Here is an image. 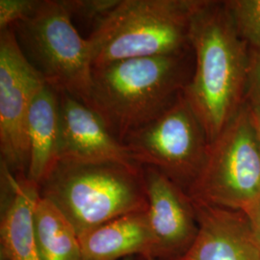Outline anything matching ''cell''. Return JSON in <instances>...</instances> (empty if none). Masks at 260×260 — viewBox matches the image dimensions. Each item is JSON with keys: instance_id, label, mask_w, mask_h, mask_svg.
Returning <instances> with one entry per match:
<instances>
[{"instance_id": "6da1fadb", "label": "cell", "mask_w": 260, "mask_h": 260, "mask_svg": "<svg viewBox=\"0 0 260 260\" xmlns=\"http://www.w3.org/2000/svg\"><path fill=\"white\" fill-rule=\"evenodd\" d=\"M190 46L195 65L183 96L210 145L242 107L250 61L225 4L202 1L191 20Z\"/></svg>"}, {"instance_id": "7a4b0ae2", "label": "cell", "mask_w": 260, "mask_h": 260, "mask_svg": "<svg viewBox=\"0 0 260 260\" xmlns=\"http://www.w3.org/2000/svg\"><path fill=\"white\" fill-rule=\"evenodd\" d=\"M187 52L121 60L93 68L87 104L123 144L183 93L194 71Z\"/></svg>"}, {"instance_id": "3957f363", "label": "cell", "mask_w": 260, "mask_h": 260, "mask_svg": "<svg viewBox=\"0 0 260 260\" xmlns=\"http://www.w3.org/2000/svg\"><path fill=\"white\" fill-rule=\"evenodd\" d=\"M78 237L128 214L148 211L143 167L116 162L58 161L39 184Z\"/></svg>"}, {"instance_id": "277c9868", "label": "cell", "mask_w": 260, "mask_h": 260, "mask_svg": "<svg viewBox=\"0 0 260 260\" xmlns=\"http://www.w3.org/2000/svg\"><path fill=\"white\" fill-rule=\"evenodd\" d=\"M197 0H119L88 39L93 68L188 51Z\"/></svg>"}, {"instance_id": "5b68a950", "label": "cell", "mask_w": 260, "mask_h": 260, "mask_svg": "<svg viewBox=\"0 0 260 260\" xmlns=\"http://www.w3.org/2000/svg\"><path fill=\"white\" fill-rule=\"evenodd\" d=\"M12 28L46 84L86 103L92 84L91 47L74 26L63 0H39L34 12Z\"/></svg>"}, {"instance_id": "8992f818", "label": "cell", "mask_w": 260, "mask_h": 260, "mask_svg": "<svg viewBox=\"0 0 260 260\" xmlns=\"http://www.w3.org/2000/svg\"><path fill=\"white\" fill-rule=\"evenodd\" d=\"M188 195L206 205L244 210L260 198V141L251 104L242 105L209 145L205 167Z\"/></svg>"}, {"instance_id": "52a82bcc", "label": "cell", "mask_w": 260, "mask_h": 260, "mask_svg": "<svg viewBox=\"0 0 260 260\" xmlns=\"http://www.w3.org/2000/svg\"><path fill=\"white\" fill-rule=\"evenodd\" d=\"M123 144L138 165L156 169L187 194L201 176L209 149L205 128L183 93Z\"/></svg>"}, {"instance_id": "ba28073f", "label": "cell", "mask_w": 260, "mask_h": 260, "mask_svg": "<svg viewBox=\"0 0 260 260\" xmlns=\"http://www.w3.org/2000/svg\"><path fill=\"white\" fill-rule=\"evenodd\" d=\"M45 85L22 53L14 29L0 31V162L14 175H26L28 116Z\"/></svg>"}, {"instance_id": "9c48e42d", "label": "cell", "mask_w": 260, "mask_h": 260, "mask_svg": "<svg viewBox=\"0 0 260 260\" xmlns=\"http://www.w3.org/2000/svg\"><path fill=\"white\" fill-rule=\"evenodd\" d=\"M142 167L149 204L150 260H180L199 233L194 202L156 169Z\"/></svg>"}, {"instance_id": "30bf717a", "label": "cell", "mask_w": 260, "mask_h": 260, "mask_svg": "<svg viewBox=\"0 0 260 260\" xmlns=\"http://www.w3.org/2000/svg\"><path fill=\"white\" fill-rule=\"evenodd\" d=\"M60 142L58 161L137 164L127 147L116 139L100 116L87 104L59 93Z\"/></svg>"}, {"instance_id": "8fae6325", "label": "cell", "mask_w": 260, "mask_h": 260, "mask_svg": "<svg viewBox=\"0 0 260 260\" xmlns=\"http://www.w3.org/2000/svg\"><path fill=\"white\" fill-rule=\"evenodd\" d=\"M193 202L199 233L180 260H260L259 243L244 211Z\"/></svg>"}, {"instance_id": "7c38bea8", "label": "cell", "mask_w": 260, "mask_h": 260, "mask_svg": "<svg viewBox=\"0 0 260 260\" xmlns=\"http://www.w3.org/2000/svg\"><path fill=\"white\" fill-rule=\"evenodd\" d=\"M39 184L0 162L1 260H41L34 232Z\"/></svg>"}, {"instance_id": "4fadbf2b", "label": "cell", "mask_w": 260, "mask_h": 260, "mask_svg": "<svg viewBox=\"0 0 260 260\" xmlns=\"http://www.w3.org/2000/svg\"><path fill=\"white\" fill-rule=\"evenodd\" d=\"M81 260H150L148 211L128 214L79 236Z\"/></svg>"}, {"instance_id": "5bb4252c", "label": "cell", "mask_w": 260, "mask_h": 260, "mask_svg": "<svg viewBox=\"0 0 260 260\" xmlns=\"http://www.w3.org/2000/svg\"><path fill=\"white\" fill-rule=\"evenodd\" d=\"M27 133L29 162L26 177L40 184L58 162L60 142L59 93L47 84L31 105Z\"/></svg>"}, {"instance_id": "9a60e30c", "label": "cell", "mask_w": 260, "mask_h": 260, "mask_svg": "<svg viewBox=\"0 0 260 260\" xmlns=\"http://www.w3.org/2000/svg\"><path fill=\"white\" fill-rule=\"evenodd\" d=\"M34 232L41 260H81L79 237L72 223L49 201L40 198Z\"/></svg>"}, {"instance_id": "2e32d148", "label": "cell", "mask_w": 260, "mask_h": 260, "mask_svg": "<svg viewBox=\"0 0 260 260\" xmlns=\"http://www.w3.org/2000/svg\"><path fill=\"white\" fill-rule=\"evenodd\" d=\"M234 24L243 40L260 48V0L225 2Z\"/></svg>"}, {"instance_id": "e0dca14e", "label": "cell", "mask_w": 260, "mask_h": 260, "mask_svg": "<svg viewBox=\"0 0 260 260\" xmlns=\"http://www.w3.org/2000/svg\"><path fill=\"white\" fill-rule=\"evenodd\" d=\"M119 0H63L72 18L78 17L95 25L117 4Z\"/></svg>"}, {"instance_id": "ac0fdd59", "label": "cell", "mask_w": 260, "mask_h": 260, "mask_svg": "<svg viewBox=\"0 0 260 260\" xmlns=\"http://www.w3.org/2000/svg\"><path fill=\"white\" fill-rule=\"evenodd\" d=\"M38 3L39 0H0V31L13 27L27 18Z\"/></svg>"}, {"instance_id": "d6986e66", "label": "cell", "mask_w": 260, "mask_h": 260, "mask_svg": "<svg viewBox=\"0 0 260 260\" xmlns=\"http://www.w3.org/2000/svg\"><path fill=\"white\" fill-rule=\"evenodd\" d=\"M246 91L251 106H260V48L250 61Z\"/></svg>"}, {"instance_id": "ffe728a7", "label": "cell", "mask_w": 260, "mask_h": 260, "mask_svg": "<svg viewBox=\"0 0 260 260\" xmlns=\"http://www.w3.org/2000/svg\"><path fill=\"white\" fill-rule=\"evenodd\" d=\"M248 216L260 245V198L243 210Z\"/></svg>"}, {"instance_id": "44dd1931", "label": "cell", "mask_w": 260, "mask_h": 260, "mask_svg": "<svg viewBox=\"0 0 260 260\" xmlns=\"http://www.w3.org/2000/svg\"><path fill=\"white\" fill-rule=\"evenodd\" d=\"M251 109H252L254 122H255V126H256V129H257L260 141V106H251Z\"/></svg>"}, {"instance_id": "7402d4cb", "label": "cell", "mask_w": 260, "mask_h": 260, "mask_svg": "<svg viewBox=\"0 0 260 260\" xmlns=\"http://www.w3.org/2000/svg\"><path fill=\"white\" fill-rule=\"evenodd\" d=\"M123 260H144L142 259V258H140V257H129V258H126V259Z\"/></svg>"}]
</instances>
